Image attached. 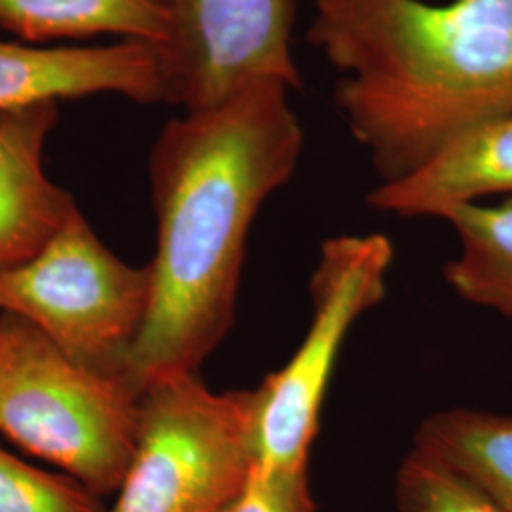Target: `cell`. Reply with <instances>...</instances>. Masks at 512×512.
<instances>
[{
  "instance_id": "cell-11",
  "label": "cell",
  "mask_w": 512,
  "mask_h": 512,
  "mask_svg": "<svg viewBox=\"0 0 512 512\" xmlns=\"http://www.w3.org/2000/svg\"><path fill=\"white\" fill-rule=\"evenodd\" d=\"M414 450L458 471L512 512V414L442 410L418 427Z\"/></svg>"
},
{
  "instance_id": "cell-1",
  "label": "cell",
  "mask_w": 512,
  "mask_h": 512,
  "mask_svg": "<svg viewBox=\"0 0 512 512\" xmlns=\"http://www.w3.org/2000/svg\"><path fill=\"white\" fill-rule=\"evenodd\" d=\"M293 88L262 78L217 105L184 110L148 154L156 255L147 321L129 357L141 391L198 372L234 323L247 238L304 148Z\"/></svg>"
},
{
  "instance_id": "cell-4",
  "label": "cell",
  "mask_w": 512,
  "mask_h": 512,
  "mask_svg": "<svg viewBox=\"0 0 512 512\" xmlns=\"http://www.w3.org/2000/svg\"><path fill=\"white\" fill-rule=\"evenodd\" d=\"M255 391L215 393L198 372L141 391L135 450L107 512H222L255 467Z\"/></svg>"
},
{
  "instance_id": "cell-15",
  "label": "cell",
  "mask_w": 512,
  "mask_h": 512,
  "mask_svg": "<svg viewBox=\"0 0 512 512\" xmlns=\"http://www.w3.org/2000/svg\"><path fill=\"white\" fill-rule=\"evenodd\" d=\"M0 512H107L73 476L33 467L0 448Z\"/></svg>"
},
{
  "instance_id": "cell-9",
  "label": "cell",
  "mask_w": 512,
  "mask_h": 512,
  "mask_svg": "<svg viewBox=\"0 0 512 512\" xmlns=\"http://www.w3.org/2000/svg\"><path fill=\"white\" fill-rule=\"evenodd\" d=\"M61 103L0 112V270L37 256L78 205L44 169Z\"/></svg>"
},
{
  "instance_id": "cell-7",
  "label": "cell",
  "mask_w": 512,
  "mask_h": 512,
  "mask_svg": "<svg viewBox=\"0 0 512 512\" xmlns=\"http://www.w3.org/2000/svg\"><path fill=\"white\" fill-rule=\"evenodd\" d=\"M165 16L158 44L165 105H217L262 78L302 88L294 63V0H152Z\"/></svg>"
},
{
  "instance_id": "cell-6",
  "label": "cell",
  "mask_w": 512,
  "mask_h": 512,
  "mask_svg": "<svg viewBox=\"0 0 512 512\" xmlns=\"http://www.w3.org/2000/svg\"><path fill=\"white\" fill-rule=\"evenodd\" d=\"M391 262L393 245L382 234L323 243L311 275L306 336L291 361L253 389L256 469H308L338 353L355 321L382 302Z\"/></svg>"
},
{
  "instance_id": "cell-8",
  "label": "cell",
  "mask_w": 512,
  "mask_h": 512,
  "mask_svg": "<svg viewBox=\"0 0 512 512\" xmlns=\"http://www.w3.org/2000/svg\"><path fill=\"white\" fill-rule=\"evenodd\" d=\"M109 93L139 105L167 103L156 42L37 46L0 40V112Z\"/></svg>"
},
{
  "instance_id": "cell-5",
  "label": "cell",
  "mask_w": 512,
  "mask_h": 512,
  "mask_svg": "<svg viewBox=\"0 0 512 512\" xmlns=\"http://www.w3.org/2000/svg\"><path fill=\"white\" fill-rule=\"evenodd\" d=\"M152 279L114 255L76 209L31 260L0 270V313L42 330L80 365L129 378ZM131 380V378H129Z\"/></svg>"
},
{
  "instance_id": "cell-14",
  "label": "cell",
  "mask_w": 512,
  "mask_h": 512,
  "mask_svg": "<svg viewBox=\"0 0 512 512\" xmlns=\"http://www.w3.org/2000/svg\"><path fill=\"white\" fill-rule=\"evenodd\" d=\"M397 512H505L469 478L412 450L395 476Z\"/></svg>"
},
{
  "instance_id": "cell-12",
  "label": "cell",
  "mask_w": 512,
  "mask_h": 512,
  "mask_svg": "<svg viewBox=\"0 0 512 512\" xmlns=\"http://www.w3.org/2000/svg\"><path fill=\"white\" fill-rule=\"evenodd\" d=\"M0 25L27 44L112 35L162 44L167 21L152 0H0Z\"/></svg>"
},
{
  "instance_id": "cell-10",
  "label": "cell",
  "mask_w": 512,
  "mask_h": 512,
  "mask_svg": "<svg viewBox=\"0 0 512 512\" xmlns=\"http://www.w3.org/2000/svg\"><path fill=\"white\" fill-rule=\"evenodd\" d=\"M512 196V110L461 135L416 173L380 183L370 207L397 217H442L450 207Z\"/></svg>"
},
{
  "instance_id": "cell-2",
  "label": "cell",
  "mask_w": 512,
  "mask_h": 512,
  "mask_svg": "<svg viewBox=\"0 0 512 512\" xmlns=\"http://www.w3.org/2000/svg\"><path fill=\"white\" fill-rule=\"evenodd\" d=\"M308 40L382 183L512 110V0H313Z\"/></svg>"
},
{
  "instance_id": "cell-13",
  "label": "cell",
  "mask_w": 512,
  "mask_h": 512,
  "mask_svg": "<svg viewBox=\"0 0 512 512\" xmlns=\"http://www.w3.org/2000/svg\"><path fill=\"white\" fill-rule=\"evenodd\" d=\"M459 255L444 266L452 291L480 308L512 317V196L503 202L450 207Z\"/></svg>"
},
{
  "instance_id": "cell-16",
  "label": "cell",
  "mask_w": 512,
  "mask_h": 512,
  "mask_svg": "<svg viewBox=\"0 0 512 512\" xmlns=\"http://www.w3.org/2000/svg\"><path fill=\"white\" fill-rule=\"evenodd\" d=\"M222 512H317L308 469L262 471L253 467L239 494Z\"/></svg>"
},
{
  "instance_id": "cell-3",
  "label": "cell",
  "mask_w": 512,
  "mask_h": 512,
  "mask_svg": "<svg viewBox=\"0 0 512 512\" xmlns=\"http://www.w3.org/2000/svg\"><path fill=\"white\" fill-rule=\"evenodd\" d=\"M141 389L76 363L29 321L0 313V433L99 497L135 450Z\"/></svg>"
}]
</instances>
